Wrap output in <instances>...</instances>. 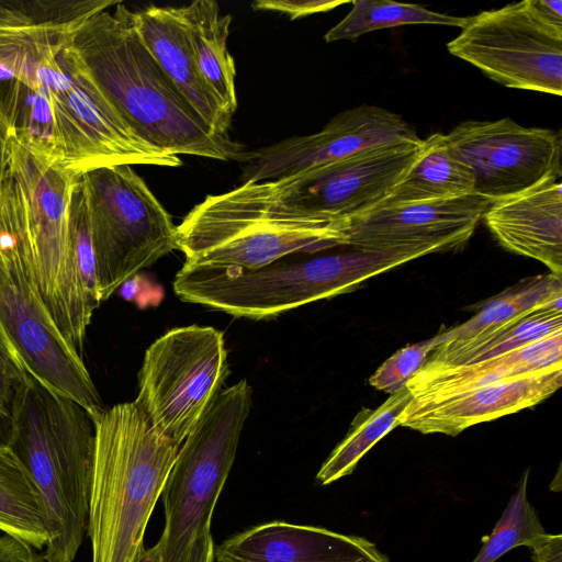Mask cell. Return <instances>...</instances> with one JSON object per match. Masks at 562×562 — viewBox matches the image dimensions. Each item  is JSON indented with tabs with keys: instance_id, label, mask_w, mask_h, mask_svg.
<instances>
[{
	"instance_id": "obj_1",
	"label": "cell",
	"mask_w": 562,
	"mask_h": 562,
	"mask_svg": "<svg viewBox=\"0 0 562 562\" xmlns=\"http://www.w3.org/2000/svg\"><path fill=\"white\" fill-rule=\"evenodd\" d=\"M115 0L0 1V115L46 164L78 173L112 165L179 167L139 138L93 80L74 45Z\"/></svg>"
},
{
	"instance_id": "obj_2",
	"label": "cell",
	"mask_w": 562,
	"mask_h": 562,
	"mask_svg": "<svg viewBox=\"0 0 562 562\" xmlns=\"http://www.w3.org/2000/svg\"><path fill=\"white\" fill-rule=\"evenodd\" d=\"M74 45L112 108L144 142L175 156L238 161L244 146L205 124L146 48L124 3L92 15Z\"/></svg>"
},
{
	"instance_id": "obj_3",
	"label": "cell",
	"mask_w": 562,
	"mask_h": 562,
	"mask_svg": "<svg viewBox=\"0 0 562 562\" xmlns=\"http://www.w3.org/2000/svg\"><path fill=\"white\" fill-rule=\"evenodd\" d=\"M91 418V562H135L181 445L164 435L136 401L104 408Z\"/></svg>"
},
{
	"instance_id": "obj_4",
	"label": "cell",
	"mask_w": 562,
	"mask_h": 562,
	"mask_svg": "<svg viewBox=\"0 0 562 562\" xmlns=\"http://www.w3.org/2000/svg\"><path fill=\"white\" fill-rule=\"evenodd\" d=\"M9 448L25 467L45 504L49 562H72L87 532L94 453L90 414L27 373L10 407Z\"/></svg>"
},
{
	"instance_id": "obj_5",
	"label": "cell",
	"mask_w": 562,
	"mask_h": 562,
	"mask_svg": "<svg viewBox=\"0 0 562 562\" xmlns=\"http://www.w3.org/2000/svg\"><path fill=\"white\" fill-rule=\"evenodd\" d=\"M346 220L288 206L252 183L209 194L177 226L184 265L256 270L295 254L348 246Z\"/></svg>"
},
{
	"instance_id": "obj_6",
	"label": "cell",
	"mask_w": 562,
	"mask_h": 562,
	"mask_svg": "<svg viewBox=\"0 0 562 562\" xmlns=\"http://www.w3.org/2000/svg\"><path fill=\"white\" fill-rule=\"evenodd\" d=\"M419 250L326 255L280 259L246 270L183 265L173 280L176 295L235 317L266 319L299 306L355 291L373 277L423 257Z\"/></svg>"
},
{
	"instance_id": "obj_7",
	"label": "cell",
	"mask_w": 562,
	"mask_h": 562,
	"mask_svg": "<svg viewBox=\"0 0 562 562\" xmlns=\"http://www.w3.org/2000/svg\"><path fill=\"white\" fill-rule=\"evenodd\" d=\"M0 335L29 374L80 404L90 416L104 409L82 357L49 316L33 279L22 188L0 167Z\"/></svg>"
},
{
	"instance_id": "obj_8",
	"label": "cell",
	"mask_w": 562,
	"mask_h": 562,
	"mask_svg": "<svg viewBox=\"0 0 562 562\" xmlns=\"http://www.w3.org/2000/svg\"><path fill=\"white\" fill-rule=\"evenodd\" d=\"M4 159L22 188L37 291L61 336L81 356L93 313L81 286L68 220L71 188L81 173L46 164L11 137Z\"/></svg>"
},
{
	"instance_id": "obj_9",
	"label": "cell",
	"mask_w": 562,
	"mask_h": 562,
	"mask_svg": "<svg viewBox=\"0 0 562 562\" xmlns=\"http://www.w3.org/2000/svg\"><path fill=\"white\" fill-rule=\"evenodd\" d=\"M251 395L246 380L222 390L181 443L161 494L166 521L159 539L160 562H182L192 542L210 531Z\"/></svg>"
},
{
	"instance_id": "obj_10",
	"label": "cell",
	"mask_w": 562,
	"mask_h": 562,
	"mask_svg": "<svg viewBox=\"0 0 562 562\" xmlns=\"http://www.w3.org/2000/svg\"><path fill=\"white\" fill-rule=\"evenodd\" d=\"M100 301L178 250L177 226L133 165L82 173Z\"/></svg>"
},
{
	"instance_id": "obj_11",
	"label": "cell",
	"mask_w": 562,
	"mask_h": 562,
	"mask_svg": "<svg viewBox=\"0 0 562 562\" xmlns=\"http://www.w3.org/2000/svg\"><path fill=\"white\" fill-rule=\"evenodd\" d=\"M227 375L223 331L198 325L172 328L147 348L135 401L164 435L181 445Z\"/></svg>"
},
{
	"instance_id": "obj_12",
	"label": "cell",
	"mask_w": 562,
	"mask_h": 562,
	"mask_svg": "<svg viewBox=\"0 0 562 562\" xmlns=\"http://www.w3.org/2000/svg\"><path fill=\"white\" fill-rule=\"evenodd\" d=\"M447 48L507 88L562 94V27L531 0L469 16Z\"/></svg>"
},
{
	"instance_id": "obj_13",
	"label": "cell",
	"mask_w": 562,
	"mask_h": 562,
	"mask_svg": "<svg viewBox=\"0 0 562 562\" xmlns=\"http://www.w3.org/2000/svg\"><path fill=\"white\" fill-rule=\"evenodd\" d=\"M423 139L367 148L299 173L252 183L291 207L347 220L375 209L416 160Z\"/></svg>"
},
{
	"instance_id": "obj_14",
	"label": "cell",
	"mask_w": 562,
	"mask_h": 562,
	"mask_svg": "<svg viewBox=\"0 0 562 562\" xmlns=\"http://www.w3.org/2000/svg\"><path fill=\"white\" fill-rule=\"evenodd\" d=\"M470 168L473 193L491 203L562 176L561 133L512 119L465 121L446 135Z\"/></svg>"
},
{
	"instance_id": "obj_15",
	"label": "cell",
	"mask_w": 562,
	"mask_h": 562,
	"mask_svg": "<svg viewBox=\"0 0 562 562\" xmlns=\"http://www.w3.org/2000/svg\"><path fill=\"white\" fill-rule=\"evenodd\" d=\"M420 139L401 115L378 105H358L335 115L319 132L244 150L241 184L285 178L367 148Z\"/></svg>"
},
{
	"instance_id": "obj_16",
	"label": "cell",
	"mask_w": 562,
	"mask_h": 562,
	"mask_svg": "<svg viewBox=\"0 0 562 562\" xmlns=\"http://www.w3.org/2000/svg\"><path fill=\"white\" fill-rule=\"evenodd\" d=\"M491 202L477 194L378 207L346 220L348 246L366 251L428 254L465 246Z\"/></svg>"
},
{
	"instance_id": "obj_17",
	"label": "cell",
	"mask_w": 562,
	"mask_h": 562,
	"mask_svg": "<svg viewBox=\"0 0 562 562\" xmlns=\"http://www.w3.org/2000/svg\"><path fill=\"white\" fill-rule=\"evenodd\" d=\"M562 384V362L488 385L414 400L402 413L398 426L422 434L457 436L464 429L532 407Z\"/></svg>"
},
{
	"instance_id": "obj_18",
	"label": "cell",
	"mask_w": 562,
	"mask_h": 562,
	"mask_svg": "<svg viewBox=\"0 0 562 562\" xmlns=\"http://www.w3.org/2000/svg\"><path fill=\"white\" fill-rule=\"evenodd\" d=\"M214 562H390V559L363 537L274 520L215 546Z\"/></svg>"
},
{
	"instance_id": "obj_19",
	"label": "cell",
	"mask_w": 562,
	"mask_h": 562,
	"mask_svg": "<svg viewBox=\"0 0 562 562\" xmlns=\"http://www.w3.org/2000/svg\"><path fill=\"white\" fill-rule=\"evenodd\" d=\"M483 220L505 249L562 277V183L549 179L490 204Z\"/></svg>"
},
{
	"instance_id": "obj_20",
	"label": "cell",
	"mask_w": 562,
	"mask_h": 562,
	"mask_svg": "<svg viewBox=\"0 0 562 562\" xmlns=\"http://www.w3.org/2000/svg\"><path fill=\"white\" fill-rule=\"evenodd\" d=\"M136 31L180 93L216 134L228 136L232 124L202 78L180 7L149 5L134 11Z\"/></svg>"
},
{
	"instance_id": "obj_21",
	"label": "cell",
	"mask_w": 562,
	"mask_h": 562,
	"mask_svg": "<svg viewBox=\"0 0 562 562\" xmlns=\"http://www.w3.org/2000/svg\"><path fill=\"white\" fill-rule=\"evenodd\" d=\"M562 362V330L509 352L467 364L426 361L408 380L412 398H427L488 385Z\"/></svg>"
},
{
	"instance_id": "obj_22",
	"label": "cell",
	"mask_w": 562,
	"mask_h": 562,
	"mask_svg": "<svg viewBox=\"0 0 562 562\" xmlns=\"http://www.w3.org/2000/svg\"><path fill=\"white\" fill-rule=\"evenodd\" d=\"M473 189L470 168L452 150L445 134L434 133L423 139L409 170L375 209L460 198L472 194Z\"/></svg>"
},
{
	"instance_id": "obj_23",
	"label": "cell",
	"mask_w": 562,
	"mask_h": 562,
	"mask_svg": "<svg viewBox=\"0 0 562 562\" xmlns=\"http://www.w3.org/2000/svg\"><path fill=\"white\" fill-rule=\"evenodd\" d=\"M200 74L229 119L237 109L236 67L227 49L232 15H221L213 0H194L180 7Z\"/></svg>"
},
{
	"instance_id": "obj_24",
	"label": "cell",
	"mask_w": 562,
	"mask_h": 562,
	"mask_svg": "<svg viewBox=\"0 0 562 562\" xmlns=\"http://www.w3.org/2000/svg\"><path fill=\"white\" fill-rule=\"evenodd\" d=\"M0 530L38 550L52 533L44 499L8 445H0Z\"/></svg>"
},
{
	"instance_id": "obj_25",
	"label": "cell",
	"mask_w": 562,
	"mask_h": 562,
	"mask_svg": "<svg viewBox=\"0 0 562 562\" xmlns=\"http://www.w3.org/2000/svg\"><path fill=\"white\" fill-rule=\"evenodd\" d=\"M476 307L469 321L440 333L442 341L486 334L539 310H562L561 277L550 272L525 278Z\"/></svg>"
},
{
	"instance_id": "obj_26",
	"label": "cell",
	"mask_w": 562,
	"mask_h": 562,
	"mask_svg": "<svg viewBox=\"0 0 562 562\" xmlns=\"http://www.w3.org/2000/svg\"><path fill=\"white\" fill-rule=\"evenodd\" d=\"M562 330V310L543 308L517 318L490 333L468 339L440 342L427 361L467 364L509 352Z\"/></svg>"
},
{
	"instance_id": "obj_27",
	"label": "cell",
	"mask_w": 562,
	"mask_h": 562,
	"mask_svg": "<svg viewBox=\"0 0 562 562\" xmlns=\"http://www.w3.org/2000/svg\"><path fill=\"white\" fill-rule=\"evenodd\" d=\"M412 401L406 386L391 394L376 408H362L353 418L346 437L336 446L316 474V481L328 485L356 469L360 459L387 432Z\"/></svg>"
},
{
	"instance_id": "obj_28",
	"label": "cell",
	"mask_w": 562,
	"mask_h": 562,
	"mask_svg": "<svg viewBox=\"0 0 562 562\" xmlns=\"http://www.w3.org/2000/svg\"><path fill=\"white\" fill-rule=\"evenodd\" d=\"M349 13L324 36L327 43L340 40L355 41L382 29L409 24H437L462 29L468 18L448 15L413 3L380 0L351 1Z\"/></svg>"
},
{
	"instance_id": "obj_29",
	"label": "cell",
	"mask_w": 562,
	"mask_h": 562,
	"mask_svg": "<svg viewBox=\"0 0 562 562\" xmlns=\"http://www.w3.org/2000/svg\"><path fill=\"white\" fill-rule=\"evenodd\" d=\"M528 470L518 482L501 519L491 535L482 538V547L472 562H495L509 550L529 547L546 533L527 497Z\"/></svg>"
},
{
	"instance_id": "obj_30",
	"label": "cell",
	"mask_w": 562,
	"mask_h": 562,
	"mask_svg": "<svg viewBox=\"0 0 562 562\" xmlns=\"http://www.w3.org/2000/svg\"><path fill=\"white\" fill-rule=\"evenodd\" d=\"M68 220L81 286L87 304L93 313L101 301L98 292L95 259L82 173L77 177L71 188Z\"/></svg>"
},
{
	"instance_id": "obj_31",
	"label": "cell",
	"mask_w": 562,
	"mask_h": 562,
	"mask_svg": "<svg viewBox=\"0 0 562 562\" xmlns=\"http://www.w3.org/2000/svg\"><path fill=\"white\" fill-rule=\"evenodd\" d=\"M440 342L442 339L438 334L425 341L401 348L374 371L369 383L390 395L397 392L425 364L430 352Z\"/></svg>"
},
{
	"instance_id": "obj_32",
	"label": "cell",
	"mask_w": 562,
	"mask_h": 562,
	"mask_svg": "<svg viewBox=\"0 0 562 562\" xmlns=\"http://www.w3.org/2000/svg\"><path fill=\"white\" fill-rule=\"evenodd\" d=\"M349 1L345 0H256L252 10L272 11L286 14L290 20L302 19L315 13L330 11Z\"/></svg>"
},
{
	"instance_id": "obj_33",
	"label": "cell",
	"mask_w": 562,
	"mask_h": 562,
	"mask_svg": "<svg viewBox=\"0 0 562 562\" xmlns=\"http://www.w3.org/2000/svg\"><path fill=\"white\" fill-rule=\"evenodd\" d=\"M26 375L27 372L16 353L0 335V398L9 409Z\"/></svg>"
},
{
	"instance_id": "obj_34",
	"label": "cell",
	"mask_w": 562,
	"mask_h": 562,
	"mask_svg": "<svg viewBox=\"0 0 562 562\" xmlns=\"http://www.w3.org/2000/svg\"><path fill=\"white\" fill-rule=\"evenodd\" d=\"M532 550L533 562H562V536L544 533L535 541Z\"/></svg>"
},
{
	"instance_id": "obj_35",
	"label": "cell",
	"mask_w": 562,
	"mask_h": 562,
	"mask_svg": "<svg viewBox=\"0 0 562 562\" xmlns=\"http://www.w3.org/2000/svg\"><path fill=\"white\" fill-rule=\"evenodd\" d=\"M33 548L10 536H0V562H32Z\"/></svg>"
},
{
	"instance_id": "obj_36",
	"label": "cell",
	"mask_w": 562,
	"mask_h": 562,
	"mask_svg": "<svg viewBox=\"0 0 562 562\" xmlns=\"http://www.w3.org/2000/svg\"><path fill=\"white\" fill-rule=\"evenodd\" d=\"M214 549L211 532H203L192 542L182 562H214Z\"/></svg>"
},
{
	"instance_id": "obj_37",
	"label": "cell",
	"mask_w": 562,
	"mask_h": 562,
	"mask_svg": "<svg viewBox=\"0 0 562 562\" xmlns=\"http://www.w3.org/2000/svg\"><path fill=\"white\" fill-rule=\"evenodd\" d=\"M539 14L549 23L562 27L561 0H531Z\"/></svg>"
},
{
	"instance_id": "obj_38",
	"label": "cell",
	"mask_w": 562,
	"mask_h": 562,
	"mask_svg": "<svg viewBox=\"0 0 562 562\" xmlns=\"http://www.w3.org/2000/svg\"><path fill=\"white\" fill-rule=\"evenodd\" d=\"M11 431V414L0 398V445H8Z\"/></svg>"
},
{
	"instance_id": "obj_39",
	"label": "cell",
	"mask_w": 562,
	"mask_h": 562,
	"mask_svg": "<svg viewBox=\"0 0 562 562\" xmlns=\"http://www.w3.org/2000/svg\"><path fill=\"white\" fill-rule=\"evenodd\" d=\"M161 547L159 541L149 549H144L135 562H160Z\"/></svg>"
},
{
	"instance_id": "obj_40",
	"label": "cell",
	"mask_w": 562,
	"mask_h": 562,
	"mask_svg": "<svg viewBox=\"0 0 562 562\" xmlns=\"http://www.w3.org/2000/svg\"><path fill=\"white\" fill-rule=\"evenodd\" d=\"M8 138H9V131L7 128L4 121L2 120V117L0 115V167L4 160V154H5Z\"/></svg>"
},
{
	"instance_id": "obj_41",
	"label": "cell",
	"mask_w": 562,
	"mask_h": 562,
	"mask_svg": "<svg viewBox=\"0 0 562 562\" xmlns=\"http://www.w3.org/2000/svg\"><path fill=\"white\" fill-rule=\"evenodd\" d=\"M32 562H49L44 554L35 553Z\"/></svg>"
}]
</instances>
